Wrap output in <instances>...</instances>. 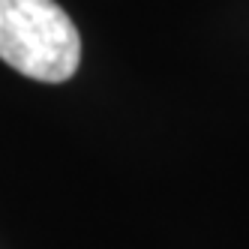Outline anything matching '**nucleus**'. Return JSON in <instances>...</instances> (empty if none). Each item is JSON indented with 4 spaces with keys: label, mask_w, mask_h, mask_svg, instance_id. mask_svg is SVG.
<instances>
[{
    "label": "nucleus",
    "mask_w": 249,
    "mask_h": 249,
    "mask_svg": "<svg viewBox=\"0 0 249 249\" xmlns=\"http://www.w3.org/2000/svg\"><path fill=\"white\" fill-rule=\"evenodd\" d=\"M0 60L36 81H69L81 36L57 0H0Z\"/></svg>",
    "instance_id": "nucleus-1"
}]
</instances>
